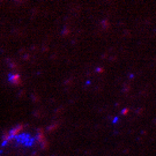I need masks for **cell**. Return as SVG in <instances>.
Returning a JSON list of instances; mask_svg holds the SVG:
<instances>
[{"instance_id":"1","label":"cell","mask_w":156,"mask_h":156,"mask_svg":"<svg viewBox=\"0 0 156 156\" xmlns=\"http://www.w3.org/2000/svg\"><path fill=\"white\" fill-rule=\"evenodd\" d=\"M9 81L14 84H20V76H19L17 74H14V75L11 74V75H9Z\"/></svg>"}]
</instances>
